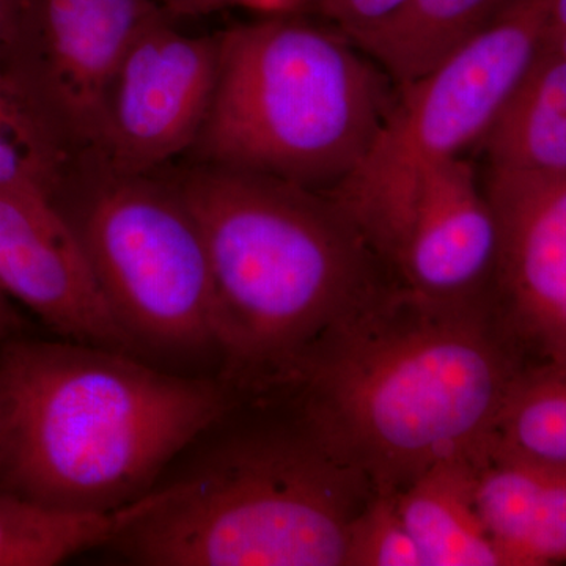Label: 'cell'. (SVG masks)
Instances as JSON below:
<instances>
[{
	"label": "cell",
	"mask_w": 566,
	"mask_h": 566,
	"mask_svg": "<svg viewBox=\"0 0 566 566\" xmlns=\"http://www.w3.org/2000/svg\"><path fill=\"white\" fill-rule=\"evenodd\" d=\"M117 526V513L66 512L0 491V566L61 564L106 546Z\"/></svg>",
	"instance_id": "obj_18"
},
{
	"label": "cell",
	"mask_w": 566,
	"mask_h": 566,
	"mask_svg": "<svg viewBox=\"0 0 566 566\" xmlns=\"http://www.w3.org/2000/svg\"><path fill=\"white\" fill-rule=\"evenodd\" d=\"M69 164L0 82V188L39 192L52 200Z\"/></svg>",
	"instance_id": "obj_19"
},
{
	"label": "cell",
	"mask_w": 566,
	"mask_h": 566,
	"mask_svg": "<svg viewBox=\"0 0 566 566\" xmlns=\"http://www.w3.org/2000/svg\"><path fill=\"white\" fill-rule=\"evenodd\" d=\"M170 17H203L229 7H251L271 14L297 13L303 0H155Z\"/></svg>",
	"instance_id": "obj_22"
},
{
	"label": "cell",
	"mask_w": 566,
	"mask_h": 566,
	"mask_svg": "<svg viewBox=\"0 0 566 566\" xmlns=\"http://www.w3.org/2000/svg\"><path fill=\"white\" fill-rule=\"evenodd\" d=\"M488 172L566 175V57L539 51L480 142Z\"/></svg>",
	"instance_id": "obj_14"
},
{
	"label": "cell",
	"mask_w": 566,
	"mask_h": 566,
	"mask_svg": "<svg viewBox=\"0 0 566 566\" xmlns=\"http://www.w3.org/2000/svg\"><path fill=\"white\" fill-rule=\"evenodd\" d=\"M512 0H408L381 24L349 39L395 85L408 84L479 35Z\"/></svg>",
	"instance_id": "obj_16"
},
{
	"label": "cell",
	"mask_w": 566,
	"mask_h": 566,
	"mask_svg": "<svg viewBox=\"0 0 566 566\" xmlns=\"http://www.w3.org/2000/svg\"><path fill=\"white\" fill-rule=\"evenodd\" d=\"M158 172L202 233L218 376L243 398L282 390L324 342L397 290L385 259L329 193L193 161Z\"/></svg>",
	"instance_id": "obj_1"
},
{
	"label": "cell",
	"mask_w": 566,
	"mask_h": 566,
	"mask_svg": "<svg viewBox=\"0 0 566 566\" xmlns=\"http://www.w3.org/2000/svg\"><path fill=\"white\" fill-rule=\"evenodd\" d=\"M25 2L28 0H0V69H2L3 57L13 40L18 24H20ZM0 82L3 84L2 73H0Z\"/></svg>",
	"instance_id": "obj_23"
},
{
	"label": "cell",
	"mask_w": 566,
	"mask_h": 566,
	"mask_svg": "<svg viewBox=\"0 0 566 566\" xmlns=\"http://www.w3.org/2000/svg\"><path fill=\"white\" fill-rule=\"evenodd\" d=\"M144 359H214V286L196 219L161 174L74 159L52 197Z\"/></svg>",
	"instance_id": "obj_6"
},
{
	"label": "cell",
	"mask_w": 566,
	"mask_h": 566,
	"mask_svg": "<svg viewBox=\"0 0 566 566\" xmlns=\"http://www.w3.org/2000/svg\"><path fill=\"white\" fill-rule=\"evenodd\" d=\"M524 370L491 303H428L397 286L277 394L378 493L397 494L486 447Z\"/></svg>",
	"instance_id": "obj_2"
},
{
	"label": "cell",
	"mask_w": 566,
	"mask_h": 566,
	"mask_svg": "<svg viewBox=\"0 0 566 566\" xmlns=\"http://www.w3.org/2000/svg\"><path fill=\"white\" fill-rule=\"evenodd\" d=\"M219 61V33L182 32L158 11L123 55L87 158L114 172L147 175L188 156L210 112Z\"/></svg>",
	"instance_id": "obj_9"
},
{
	"label": "cell",
	"mask_w": 566,
	"mask_h": 566,
	"mask_svg": "<svg viewBox=\"0 0 566 566\" xmlns=\"http://www.w3.org/2000/svg\"><path fill=\"white\" fill-rule=\"evenodd\" d=\"M408 0H303L301 10L314 11L348 39L370 31L397 13Z\"/></svg>",
	"instance_id": "obj_21"
},
{
	"label": "cell",
	"mask_w": 566,
	"mask_h": 566,
	"mask_svg": "<svg viewBox=\"0 0 566 566\" xmlns=\"http://www.w3.org/2000/svg\"><path fill=\"white\" fill-rule=\"evenodd\" d=\"M471 464L476 510L501 566L566 562V475L488 447Z\"/></svg>",
	"instance_id": "obj_13"
},
{
	"label": "cell",
	"mask_w": 566,
	"mask_h": 566,
	"mask_svg": "<svg viewBox=\"0 0 566 566\" xmlns=\"http://www.w3.org/2000/svg\"><path fill=\"white\" fill-rule=\"evenodd\" d=\"M2 450H3V420H2V401H0V468H2Z\"/></svg>",
	"instance_id": "obj_27"
},
{
	"label": "cell",
	"mask_w": 566,
	"mask_h": 566,
	"mask_svg": "<svg viewBox=\"0 0 566 566\" xmlns=\"http://www.w3.org/2000/svg\"><path fill=\"white\" fill-rule=\"evenodd\" d=\"M497 222L491 311L526 368L566 370V175L488 172Z\"/></svg>",
	"instance_id": "obj_10"
},
{
	"label": "cell",
	"mask_w": 566,
	"mask_h": 566,
	"mask_svg": "<svg viewBox=\"0 0 566 566\" xmlns=\"http://www.w3.org/2000/svg\"><path fill=\"white\" fill-rule=\"evenodd\" d=\"M486 447L510 460L566 475V370H524Z\"/></svg>",
	"instance_id": "obj_17"
},
{
	"label": "cell",
	"mask_w": 566,
	"mask_h": 566,
	"mask_svg": "<svg viewBox=\"0 0 566 566\" xmlns=\"http://www.w3.org/2000/svg\"><path fill=\"white\" fill-rule=\"evenodd\" d=\"M375 494L285 395L243 398L118 510L104 547L145 566H346Z\"/></svg>",
	"instance_id": "obj_3"
},
{
	"label": "cell",
	"mask_w": 566,
	"mask_h": 566,
	"mask_svg": "<svg viewBox=\"0 0 566 566\" xmlns=\"http://www.w3.org/2000/svg\"><path fill=\"white\" fill-rule=\"evenodd\" d=\"M543 50L556 52V54L566 57V29L547 33V35H545V43H543Z\"/></svg>",
	"instance_id": "obj_26"
},
{
	"label": "cell",
	"mask_w": 566,
	"mask_h": 566,
	"mask_svg": "<svg viewBox=\"0 0 566 566\" xmlns=\"http://www.w3.org/2000/svg\"><path fill=\"white\" fill-rule=\"evenodd\" d=\"M0 290L65 340L142 357L69 223L43 193L0 188Z\"/></svg>",
	"instance_id": "obj_12"
},
{
	"label": "cell",
	"mask_w": 566,
	"mask_h": 566,
	"mask_svg": "<svg viewBox=\"0 0 566 566\" xmlns=\"http://www.w3.org/2000/svg\"><path fill=\"white\" fill-rule=\"evenodd\" d=\"M18 323L20 319L11 305L10 297L0 290V345L10 340V335L17 329Z\"/></svg>",
	"instance_id": "obj_24"
},
{
	"label": "cell",
	"mask_w": 566,
	"mask_h": 566,
	"mask_svg": "<svg viewBox=\"0 0 566 566\" xmlns=\"http://www.w3.org/2000/svg\"><path fill=\"white\" fill-rule=\"evenodd\" d=\"M497 245L493 207L461 156L420 178L387 264L398 286L428 303H491Z\"/></svg>",
	"instance_id": "obj_11"
},
{
	"label": "cell",
	"mask_w": 566,
	"mask_h": 566,
	"mask_svg": "<svg viewBox=\"0 0 566 566\" xmlns=\"http://www.w3.org/2000/svg\"><path fill=\"white\" fill-rule=\"evenodd\" d=\"M346 566H424L395 494H375L353 521Z\"/></svg>",
	"instance_id": "obj_20"
},
{
	"label": "cell",
	"mask_w": 566,
	"mask_h": 566,
	"mask_svg": "<svg viewBox=\"0 0 566 566\" xmlns=\"http://www.w3.org/2000/svg\"><path fill=\"white\" fill-rule=\"evenodd\" d=\"M0 491L52 509L117 513L243 401L218 375L163 370L80 342L0 345Z\"/></svg>",
	"instance_id": "obj_4"
},
{
	"label": "cell",
	"mask_w": 566,
	"mask_h": 566,
	"mask_svg": "<svg viewBox=\"0 0 566 566\" xmlns=\"http://www.w3.org/2000/svg\"><path fill=\"white\" fill-rule=\"evenodd\" d=\"M562 29H566V0H551L546 35Z\"/></svg>",
	"instance_id": "obj_25"
},
{
	"label": "cell",
	"mask_w": 566,
	"mask_h": 566,
	"mask_svg": "<svg viewBox=\"0 0 566 566\" xmlns=\"http://www.w3.org/2000/svg\"><path fill=\"white\" fill-rule=\"evenodd\" d=\"M155 0H28L3 57L7 92L69 161L92 156L107 92Z\"/></svg>",
	"instance_id": "obj_8"
},
{
	"label": "cell",
	"mask_w": 566,
	"mask_h": 566,
	"mask_svg": "<svg viewBox=\"0 0 566 566\" xmlns=\"http://www.w3.org/2000/svg\"><path fill=\"white\" fill-rule=\"evenodd\" d=\"M214 96L189 161L331 192L374 147L397 95L344 33L285 14L219 32Z\"/></svg>",
	"instance_id": "obj_5"
},
{
	"label": "cell",
	"mask_w": 566,
	"mask_h": 566,
	"mask_svg": "<svg viewBox=\"0 0 566 566\" xmlns=\"http://www.w3.org/2000/svg\"><path fill=\"white\" fill-rule=\"evenodd\" d=\"M395 502L424 566H501L476 510L471 455L428 469Z\"/></svg>",
	"instance_id": "obj_15"
},
{
	"label": "cell",
	"mask_w": 566,
	"mask_h": 566,
	"mask_svg": "<svg viewBox=\"0 0 566 566\" xmlns=\"http://www.w3.org/2000/svg\"><path fill=\"white\" fill-rule=\"evenodd\" d=\"M551 0H512L433 70L397 85L374 147L331 197L379 255L400 233L420 178L479 147L545 43Z\"/></svg>",
	"instance_id": "obj_7"
}]
</instances>
